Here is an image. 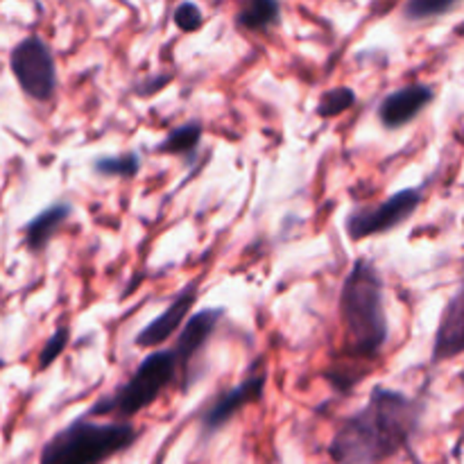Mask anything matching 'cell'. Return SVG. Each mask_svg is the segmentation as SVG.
Returning a JSON list of instances; mask_svg holds the SVG:
<instances>
[{"instance_id":"ffe728a7","label":"cell","mask_w":464,"mask_h":464,"mask_svg":"<svg viewBox=\"0 0 464 464\" xmlns=\"http://www.w3.org/2000/svg\"><path fill=\"white\" fill-rule=\"evenodd\" d=\"M172 80V75H150L148 80L143 82V84H139L136 86V91L134 93L136 95H152V93H159V91L163 89V86L168 84V82Z\"/></svg>"},{"instance_id":"ac0fdd59","label":"cell","mask_w":464,"mask_h":464,"mask_svg":"<svg viewBox=\"0 0 464 464\" xmlns=\"http://www.w3.org/2000/svg\"><path fill=\"white\" fill-rule=\"evenodd\" d=\"M68 343H71V326L68 324L57 326V331H54V334L45 340L44 347H41V352H39V358H36V362H39V365H36L39 367V372L48 370V367L53 365V362L57 361L63 352H66Z\"/></svg>"},{"instance_id":"9a60e30c","label":"cell","mask_w":464,"mask_h":464,"mask_svg":"<svg viewBox=\"0 0 464 464\" xmlns=\"http://www.w3.org/2000/svg\"><path fill=\"white\" fill-rule=\"evenodd\" d=\"M91 168H93L95 175L107 177V179H134V177H139L143 161H140L139 152L130 150V152L93 159Z\"/></svg>"},{"instance_id":"3957f363","label":"cell","mask_w":464,"mask_h":464,"mask_svg":"<svg viewBox=\"0 0 464 464\" xmlns=\"http://www.w3.org/2000/svg\"><path fill=\"white\" fill-rule=\"evenodd\" d=\"M140 438L131 421H95L77 415L41 447L36 464H107Z\"/></svg>"},{"instance_id":"8fae6325","label":"cell","mask_w":464,"mask_h":464,"mask_svg":"<svg viewBox=\"0 0 464 464\" xmlns=\"http://www.w3.org/2000/svg\"><path fill=\"white\" fill-rule=\"evenodd\" d=\"M464 352V290L458 288L444 304L435 329L430 365L449 362Z\"/></svg>"},{"instance_id":"9c48e42d","label":"cell","mask_w":464,"mask_h":464,"mask_svg":"<svg viewBox=\"0 0 464 464\" xmlns=\"http://www.w3.org/2000/svg\"><path fill=\"white\" fill-rule=\"evenodd\" d=\"M198 297H199V279H193L175 295V299L163 308V313H159L154 320H150L148 324L136 334L134 338L136 347L152 349V352L154 349H161L172 335L179 334V329L184 326V322L188 320Z\"/></svg>"},{"instance_id":"6da1fadb","label":"cell","mask_w":464,"mask_h":464,"mask_svg":"<svg viewBox=\"0 0 464 464\" xmlns=\"http://www.w3.org/2000/svg\"><path fill=\"white\" fill-rule=\"evenodd\" d=\"M424 415V399L376 385L365 406L340 421L326 453L334 464H383L411 451Z\"/></svg>"},{"instance_id":"2e32d148","label":"cell","mask_w":464,"mask_h":464,"mask_svg":"<svg viewBox=\"0 0 464 464\" xmlns=\"http://www.w3.org/2000/svg\"><path fill=\"white\" fill-rule=\"evenodd\" d=\"M358 102V95L352 86H334V89H326L324 93L320 95L315 104V113L324 121H331V118L343 116L344 111L353 107Z\"/></svg>"},{"instance_id":"30bf717a","label":"cell","mask_w":464,"mask_h":464,"mask_svg":"<svg viewBox=\"0 0 464 464\" xmlns=\"http://www.w3.org/2000/svg\"><path fill=\"white\" fill-rule=\"evenodd\" d=\"M435 95H438L435 86L424 84V82L399 86L397 91H390V93L381 100L379 109H376V118H379V122L383 125V130H401V127L417 121V118L433 104Z\"/></svg>"},{"instance_id":"8992f818","label":"cell","mask_w":464,"mask_h":464,"mask_svg":"<svg viewBox=\"0 0 464 464\" xmlns=\"http://www.w3.org/2000/svg\"><path fill=\"white\" fill-rule=\"evenodd\" d=\"M421 202H424V190L403 188L379 204L353 207L344 216V231H347L352 243H362L367 238L390 234V231L406 225L420 211Z\"/></svg>"},{"instance_id":"52a82bcc","label":"cell","mask_w":464,"mask_h":464,"mask_svg":"<svg viewBox=\"0 0 464 464\" xmlns=\"http://www.w3.org/2000/svg\"><path fill=\"white\" fill-rule=\"evenodd\" d=\"M267 388V365L258 358L252 365L249 374L240 381L234 388L222 390L220 394L213 397V401H208V406L199 412V438L208 440L218 433V430L225 429L236 415H238L243 408L254 406L263 399Z\"/></svg>"},{"instance_id":"4fadbf2b","label":"cell","mask_w":464,"mask_h":464,"mask_svg":"<svg viewBox=\"0 0 464 464\" xmlns=\"http://www.w3.org/2000/svg\"><path fill=\"white\" fill-rule=\"evenodd\" d=\"M204 139V125L199 121H186L179 127L168 131L161 143L154 145L157 154H168V157H181L186 163H193L198 159L199 145Z\"/></svg>"},{"instance_id":"7c38bea8","label":"cell","mask_w":464,"mask_h":464,"mask_svg":"<svg viewBox=\"0 0 464 464\" xmlns=\"http://www.w3.org/2000/svg\"><path fill=\"white\" fill-rule=\"evenodd\" d=\"M72 216V204L71 202H54L50 207H45L44 211L36 213L25 227H23V240H25L27 252L39 256L45 249L50 247L54 238L59 236V231L63 229L68 220Z\"/></svg>"},{"instance_id":"e0dca14e","label":"cell","mask_w":464,"mask_h":464,"mask_svg":"<svg viewBox=\"0 0 464 464\" xmlns=\"http://www.w3.org/2000/svg\"><path fill=\"white\" fill-rule=\"evenodd\" d=\"M460 7L458 0H411L401 7L403 21L421 23L429 18H442Z\"/></svg>"},{"instance_id":"5b68a950","label":"cell","mask_w":464,"mask_h":464,"mask_svg":"<svg viewBox=\"0 0 464 464\" xmlns=\"http://www.w3.org/2000/svg\"><path fill=\"white\" fill-rule=\"evenodd\" d=\"M9 71L32 102L48 104L59 86L53 48L41 34H27L9 50Z\"/></svg>"},{"instance_id":"7a4b0ae2","label":"cell","mask_w":464,"mask_h":464,"mask_svg":"<svg viewBox=\"0 0 464 464\" xmlns=\"http://www.w3.org/2000/svg\"><path fill=\"white\" fill-rule=\"evenodd\" d=\"M340 322L347 349L358 361H374L390 340L385 311V281L372 258H356L343 281L338 297Z\"/></svg>"},{"instance_id":"d6986e66","label":"cell","mask_w":464,"mask_h":464,"mask_svg":"<svg viewBox=\"0 0 464 464\" xmlns=\"http://www.w3.org/2000/svg\"><path fill=\"white\" fill-rule=\"evenodd\" d=\"M172 23H175L179 32L190 34V32H198L204 25V12L199 9V5L181 3L172 12Z\"/></svg>"},{"instance_id":"277c9868","label":"cell","mask_w":464,"mask_h":464,"mask_svg":"<svg viewBox=\"0 0 464 464\" xmlns=\"http://www.w3.org/2000/svg\"><path fill=\"white\" fill-rule=\"evenodd\" d=\"M175 383H179V362L172 349H154L139 362L125 383L100 397L82 415L89 420L111 417L113 421H131V417L154 406Z\"/></svg>"},{"instance_id":"ba28073f","label":"cell","mask_w":464,"mask_h":464,"mask_svg":"<svg viewBox=\"0 0 464 464\" xmlns=\"http://www.w3.org/2000/svg\"><path fill=\"white\" fill-rule=\"evenodd\" d=\"M227 317V311L222 306L216 308H202V311L193 313L188 320L184 322V326L179 329L177 335V343L172 349L177 362H179V383H181V394H186L190 390V385L195 383V365L199 362V358L207 352L208 343H211L213 334L218 331L220 322Z\"/></svg>"},{"instance_id":"5bb4252c","label":"cell","mask_w":464,"mask_h":464,"mask_svg":"<svg viewBox=\"0 0 464 464\" xmlns=\"http://www.w3.org/2000/svg\"><path fill=\"white\" fill-rule=\"evenodd\" d=\"M236 27L249 34H263L281 23V5L275 0H247L240 3L234 16Z\"/></svg>"}]
</instances>
